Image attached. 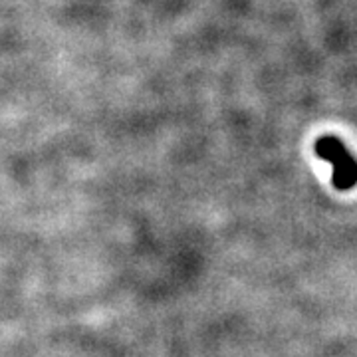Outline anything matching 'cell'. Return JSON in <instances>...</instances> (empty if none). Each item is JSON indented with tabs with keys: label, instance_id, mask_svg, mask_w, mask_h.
<instances>
[{
	"label": "cell",
	"instance_id": "6da1fadb",
	"mask_svg": "<svg viewBox=\"0 0 357 357\" xmlns=\"http://www.w3.org/2000/svg\"><path fill=\"white\" fill-rule=\"evenodd\" d=\"M316 153L333 165V181L337 187H349L356 183L357 165L342 141L335 137H321L316 143Z\"/></svg>",
	"mask_w": 357,
	"mask_h": 357
}]
</instances>
